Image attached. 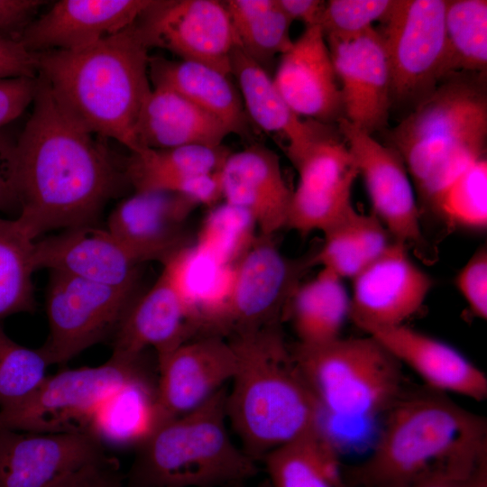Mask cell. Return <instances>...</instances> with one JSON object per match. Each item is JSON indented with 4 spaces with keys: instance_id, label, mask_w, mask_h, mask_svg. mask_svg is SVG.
Returning <instances> with one entry per match:
<instances>
[{
    "instance_id": "obj_1",
    "label": "cell",
    "mask_w": 487,
    "mask_h": 487,
    "mask_svg": "<svg viewBox=\"0 0 487 487\" xmlns=\"http://www.w3.org/2000/svg\"><path fill=\"white\" fill-rule=\"evenodd\" d=\"M38 78L32 114L15 142L17 218L34 239L91 225L131 186L124 161L69 117Z\"/></svg>"
},
{
    "instance_id": "obj_2",
    "label": "cell",
    "mask_w": 487,
    "mask_h": 487,
    "mask_svg": "<svg viewBox=\"0 0 487 487\" xmlns=\"http://www.w3.org/2000/svg\"><path fill=\"white\" fill-rule=\"evenodd\" d=\"M384 417L370 455L346 476L351 487H405L487 463L486 419L446 393L404 390Z\"/></svg>"
},
{
    "instance_id": "obj_3",
    "label": "cell",
    "mask_w": 487,
    "mask_h": 487,
    "mask_svg": "<svg viewBox=\"0 0 487 487\" xmlns=\"http://www.w3.org/2000/svg\"><path fill=\"white\" fill-rule=\"evenodd\" d=\"M137 20L85 48L38 53V76L63 112L131 152L137 151L135 126L152 91L151 48Z\"/></svg>"
},
{
    "instance_id": "obj_4",
    "label": "cell",
    "mask_w": 487,
    "mask_h": 487,
    "mask_svg": "<svg viewBox=\"0 0 487 487\" xmlns=\"http://www.w3.org/2000/svg\"><path fill=\"white\" fill-rule=\"evenodd\" d=\"M237 359L227 421L256 463L321 427L320 408L285 343L281 324L229 336Z\"/></svg>"
},
{
    "instance_id": "obj_5",
    "label": "cell",
    "mask_w": 487,
    "mask_h": 487,
    "mask_svg": "<svg viewBox=\"0 0 487 487\" xmlns=\"http://www.w3.org/2000/svg\"><path fill=\"white\" fill-rule=\"evenodd\" d=\"M436 88L390 134L428 208L437 196L485 157L487 98L482 78L455 75Z\"/></svg>"
},
{
    "instance_id": "obj_6",
    "label": "cell",
    "mask_w": 487,
    "mask_h": 487,
    "mask_svg": "<svg viewBox=\"0 0 487 487\" xmlns=\"http://www.w3.org/2000/svg\"><path fill=\"white\" fill-rule=\"evenodd\" d=\"M227 390L160 425L138 447L128 487H241L259 467L227 428Z\"/></svg>"
},
{
    "instance_id": "obj_7",
    "label": "cell",
    "mask_w": 487,
    "mask_h": 487,
    "mask_svg": "<svg viewBox=\"0 0 487 487\" xmlns=\"http://www.w3.org/2000/svg\"><path fill=\"white\" fill-rule=\"evenodd\" d=\"M293 360L321 410V423L370 420L404 391L401 364L373 337L297 343Z\"/></svg>"
},
{
    "instance_id": "obj_8",
    "label": "cell",
    "mask_w": 487,
    "mask_h": 487,
    "mask_svg": "<svg viewBox=\"0 0 487 487\" xmlns=\"http://www.w3.org/2000/svg\"><path fill=\"white\" fill-rule=\"evenodd\" d=\"M146 371L143 356L125 359L111 355L101 365L48 375L27 399L0 408V428L48 434L87 432L99 404L125 381Z\"/></svg>"
},
{
    "instance_id": "obj_9",
    "label": "cell",
    "mask_w": 487,
    "mask_h": 487,
    "mask_svg": "<svg viewBox=\"0 0 487 487\" xmlns=\"http://www.w3.org/2000/svg\"><path fill=\"white\" fill-rule=\"evenodd\" d=\"M314 257L290 259L272 237L259 235L240 258L227 294L209 313L210 335H233L281 324L289 302Z\"/></svg>"
},
{
    "instance_id": "obj_10",
    "label": "cell",
    "mask_w": 487,
    "mask_h": 487,
    "mask_svg": "<svg viewBox=\"0 0 487 487\" xmlns=\"http://www.w3.org/2000/svg\"><path fill=\"white\" fill-rule=\"evenodd\" d=\"M135 290L136 285L113 287L51 271L46 293L49 335L41 347L51 364H65L113 337Z\"/></svg>"
},
{
    "instance_id": "obj_11",
    "label": "cell",
    "mask_w": 487,
    "mask_h": 487,
    "mask_svg": "<svg viewBox=\"0 0 487 487\" xmlns=\"http://www.w3.org/2000/svg\"><path fill=\"white\" fill-rule=\"evenodd\" d=\"M188 250L163 263L155 283L135 297L112 337V355L134 359L152 348L159 362L200 335L198 311L186 285Z\"/></svg>"
},
{
    "instance_id": "obj_12",
    "label": "cell",
    "mask_w": 487,
    "mask_h": 487,
    "mask_svg": "<svg viewBox=\"0 0 487 487\" xmlns=\"http://www.w3.org/2000/svg\"><path fill=\"white\" fill-rule=\"evenodd\" d=\"M445 0H394L381 34L391 100L427 97L440 80L445 51Z\"/></svg>"
},
{
    "instance_id": "obj_13",
    "label": "cell",
    "mask_w": 487,
    "mask_h": 487,
    "mask_svg": "<svg viewBox=\"0 0 487 487\" xmlns=\"http://www.w3.org/2000/svg\"><path fill=\"white\" fill-rule=\"evenodd\" d=\"M137 22L150 48L231 76V54L239 44L224 1L154 0Z\"/></svg>"
},
{
    "instance_id": "obj_14",
    "label": "cell",
    "mask_w": 487,
    "mask_h": 487,
    "mask_svg": "<svg viewBox=\"0 0 487 487\" xmlns=\"http://www.w3.org/2000/svg\"><path fill=\"white\" fill-rule=\"evenodd\" d=\"M336 126L363 177L373 215L394 241L420 245L423 234L413 184L399 153L342 117Z\"/></svg>"
},
{
    "instance_id": "obj_15",
    "label": "cell",
    "mask_w": 487,
    "mask_h": 487,
    "mask_svg": "<svg viewBox=\"0 0 487 487\" xmlns=\"http://www.w3.org/2000/svg\"><path fill=\"white\" fill-rule=\"evenodd\" d=\"M353 280L349 317L363 331L404 325L423 305L433 280L393 241Z\"/></svg>"
},
{
    "instance_id": "obj_16",
    "label": "cell",
    "mask_w": 487,
    "mask_h": 487,
    "mask_svg": "<svg viewBox=\"0 0 487 487\" xmlns=\"http://www.w3.org/2000/svg\"><path fill=\"white\" fill-rule=\"evenodd\" d=\"M326 41L340 86L344 118L370 134L382 129L388 123L391 87L381 32L372 27L352 38Z\"/></svg>"
},
{
    "instance_id": "obj_17",
    "label": "cell",
    "mask_w": 487,
    "mask_h": 487,
    "mask_svg": "<svg viewBox=\"0 0 487 487\" xmlns=\"http://www.w3.org/2000/svg\"><path fill=\"white\" fill-rule=\"evenodd\" d=\"M157 404L161 424L189 413L231 381L235 352L220 335L195 337L157 362Z\"/></svg>"
},
{
    "instance_id": "obj_18",
    "label": "cell",
    "mask_w": 487,
    "mask_h": 487,
    "mask_svg": "<svg viewBox=\"0 0 487 487\" xmlns=\"http://www.w3.org/2000/svg\"><path fill=\"white\" fill-rule=\"evenodd\" d=\"M108 217L106 230L145 262L162 264L189 249L186 224L199 206L194 200L160 189L134 190Z\"/></svg>"
},
{
    "instance_id": "obj_19",
    "label": "cell",
    "mask_w": 487,
    "mask_h": 487,
    "mask_svg": "<svg viewBox=\"0 0 487 487\" xmlns=\"http://www.w3.org/2000/svg\"><path fill=\"white\" fill-rule=\"evenodd\" d=\"M106 455V448L87 432L0 428V487H51Z\"/></svg>"
},
{
    "instance_id": "obj_20",
    "label": "cell",
    "mask_w": 487,
    "mask_h": 487,
    "mask_svg": "<svg viewBox=\"0 0 487 487\" xmlns=\"http://www.w3.org/2000/svg\"><path fill=\"white\" fill-rule=\"evenodd\" d=\"M153 3L60 0L32 22L19 41L33 53L82 49L132 25Z\"/></svg>"
},
{
    "instance_id": "obj_21",
    "label": "cell",
    "mask_w": 487,
    "mask_h": 487,
    "mask_svg": "<svg viewBox=\"0 0 487 487\" xmlns=\"http://www.w3.org/2000/svg\"><path fill=\"white\" fill-rule=\"evenodd\" d=\"M225 204L244 214L259 231L272 237L287 226L292 196L278 154L254 143L231 152L220 170Z\"/></svg>"
},
{
    "instance_id": "obj_22",
    "label": "cell",
    "mask_w": 487,
    "mask_h": 487,
    "mask_svg": "<svg viewBox=\"0 0 487 487\" xmlns=\"http://www.w3.org/2000/svg\"><path fill=\"white\" fill-rule=\"evenodd\" d=\"M272 78L297 115L328 124L344 117L339 82L320 25L307 26L293 41Z\"/></svg>"
},
{
    "instance_id": "obj_23",
    "label": "cell",
    "mask_w": 487,
    "mask_h": 487,
    "mask_svg": "<svg viewBox=\"0 0 487 487\" xmlns=\"http://www.w3.org/2000/svg\"><path fill=\"white\" fill-rule=\"evenodd\" d=\"M35 269L47 268L113 287L135 286L142 262L106 229L65 230L34 244Z\"/></svg>"
},
{
    "instance_id": "obj_24",
    "label": "cell",
    "mask_w": 487,
    "mask_h": 487,
    "mask_svg": "<svg viewBox=\"0 0 487 487\" xmlns=\"http://www.w3.org/2000/svg\"><path fill=\"white\" fill-rule=\"evenodd\" d=\"M365 333L376 339L401 365L412 369L427 388L482 401L487 397L485 373L450 345L400 325Z\"/></svg>"
},
{
    "instance_id": "obj_25",
    "label": "cell",
    "mask_w": 487,
    "mask_h": 487,
    "mask_svg": "<svg viewBox=\"0 0 487 487\" xmlns=\"http://www.w3.org/2000/svg\"><path fill=\"white\" fill-rule=\"evenodd\" d=\"M231 130L218 118L180 95L153 87L141 110L134 131L137 152L185 145H223Z\"/></svg>"
},
{
    "instance_id": "obj_26",
    "label": "cell",
    "mask_w": 487,
    "mask_h": 487,
    "mask_svg": "<svg viewBox=\"0 0 487 487\" xmlns=\"http://www.w3.org/2000/svg\"><path fill=\"white\" fill-rule=\"evenodd\" d=\"M149 78L153 87L171 90L221 120L232 133L250 135L251 121L231 76L190 60L150 56Z\"/></svg>"
},
{
    "instance_id": "obj_27",
    "label": "cell",
    "mask_w": 487,
    "mask_h": 487,
    "mask_svg": "<svg viewBox=\"0 0 487 487\" xmlns=\"http://www.w3.org/2000/svg\"><path fill=\"white\" fill-rule=\"evenodd\" d=\"M161 425L157 380L146 371L125 381L97 407L87 432L106 449L138 447Z\"/></svg>"
},
{
    "instance_id": "obj_28",
    "label": "cell",
    "mask_w": 487,
    "mask_h": 487,
    "mask_svg": "<svg viewBox=\"0 0 487 487\" xmlns=\"http://www.w3.org/2000/svg\"><path fill=\"white\" fill-rule=\"evenodd\" d=\"M230 69L250 121L264 132L284 136L288 141L285 151L304 145L319 132L324 124L297 115L280 94L269 72L239 45L232 51Z\"/></svg>"
},
{
    "instance_id": "obj_29",
    "label": "cell",
    "mask_w": 487,
    "mask_h": 487,
    "mask_svg": "<svg viewBox=\"0 0 487 487\" xmlns=\"http://www.w3.org/2000/svg\"><path fill=\"white\" fill-rule=\"evenodd\" d=\"M260 463L271 487H351L339 449L321 427L271 451Z\"/></svg>"
},
{
    "instance_id": "obj_30",
    "label": "cell",
    "mask_w": 487,
    "mask_h": 487,
    "mask_svg": "<svg viewBox=\"0 0 487 487\" xmlns=\"http://www.w3.org/2000/svg\"><path fill=\"white\" fill-rule=\"evenodd\" d=\"M287 314L299 344L319 345L341 337L350 315V295L343 279L321 268L313 279L297 287Z\"/></svg>"
},
{
    "instance_id": "obj_31",
    "label": "cell",
    "mask_w": 487,
    "mask_h": 487,
    "mask_svg": "<svg viewBox=\"0 0 487 487\" xmlns=\"http://www.w3.org/2000/svg\"><path fill=\"white\" fill-rule=\"evenodd\" d=\"M224 4L239 47L265 70L278 54L281 56L292 45L289 30L293 22L278 0H227Z\"/></svg>"
},
{
    "instance_id": "obj_32",
    "label": "cell",
    "mask_w": 487,
    "mask_h": 487,
    "mask_svg": "<svg viewBox=\"0 0 487 487\" xmlns=\"http://www.w3.org/2000/svg\"><path fill=\"white\" fill-rule=\"evenodd\" d=\"M440 80L460 72L482 75L487 68V1H446Z\"/></svg>"
},
{
    "instance_id": "obj_33",
    "label": "cell",
    "mask_w": 487,
    "mask_h": 487,
    "mask_svg": "<svg viewBox=\"0 0 487 487\" xmlns=\"http://www.w3.org/2000/svg\"><path fill=\"white\" fill-rule=\"evenodd\" d=\"M35 239L16 218H0V320L35 308L32 275Z\"/></svg>"
},
{
    "instance_id": "obj_34",
    "label": "cell",
    "mask_w": 487,
    "mask_h": 487,
    "mask_svg": "<svg viewBox=\"0 0 487 487\" xmlns=\"http://www.w3.org/2000/svg\"><path fill=\"white\" fill-rule=\"evenodd\" d=\"M357 176L334 183L298 184L292 191L286 227L301 234H324L337 225L354 208L351 192Z\"/></svg>"
},
{
    "instance_id": "obj_35",
    "label": "cell",
    "mask_w": 487,
    "mask_h": 487,
    "mask_svg": "<svg viewBox=\"0 0 487 487\" xmlns=\"http://www.w3.org/2000/svg\"><path fill=\"white\" fill-rule=\"evenodd\" d=\"M429 209L447 225L469 230L487 226V161L479 159L449 184Z\"/></svg>"
},
{
    "instance_id": "obj_36",
    "label": "cell",
    "mask_w": 487,
    "mask_h": 487,
    "mask_svg": "<svg viewBox=\"0 0 487 487\" xmlns=\"http://www.w3.org/2000/svg\"><path fill=\"white\" fill-rule=\"evenodd\" d=\"M232 151L225 146L185 145L143 149L124 161L126 176L143 173L207 174L221 170ZM128 179V178H127Z\"/></svg>"
},
{
    "instance_id": "obj_37",
    "label": "cell",
    "mask_w": 487,
    "mask_h": 487,
    "mask_svg": "<svg viewBox=\"0 0 487 487\" xmlns=\"http://www.w3.org/2000/svg\"><path fill=\"white\" fill-rule=\"evenodd\" d=\"M51 365L41 348L13 341L0 326V408L23 401L47 378Z\"/></svg>"
},
{
    "instance_id": "obj_38",
    "label": "cell",
    "mask_w": 487,
    "mask_h": 487,
    "mask_svg": "<svg viewBox=\"0 0 487 487\" xmlns=\"http://www.w3.org/2000/svg\"><path fill=\"white\" fill-rule=\"evenodd\" d=\"M394 0H329L325 2L320 27L326 37L357 36L384 20Z\"/></svg>"
},
{
    "instance_id": "obj_39",
    "label": "cell",
    "mask_w": 487,
    "mask_h": 487,
    "mask_svg": "<svg viewBox=\"0 0 487 487\" xmlns=\"http://www.w3.org/2000/svg\"><path fill=\"white\" fill-rule=\"evenodd\" d=\"M354 210L324 233L323 244L314 255V264H320L322 269L343 280H352L368 264L351 226L350 216Z\"/></svg>"
},
{
    "instance_id": "obj_40",
    "label": "cell",
    "mask_w": 487,
    "mask_h": 487,
    "mask_svg": "<svg viewBox=\"0 0 487 487\" xmlns=\"http://www.w3.org/2000/svg\"><path fill=\"white\" fill-rule=\"evenodd\" d=\"M127 178L134 190L170 191L185 196L199 206H213L223 199L220 171L207 174L143 173Z\"/></svg>"
},
{
    "instance_id": "obj_41",
    "label": "cell",
    "mask_w": 487,
    "mask_h": 487,
    "mask_svg": "<svg viewBox=\"0 0 487 487\" xmlns=\"http://www.w3.org/2000/svg\"><path fill=\"white\" fill-rule=\"evenodd\" d=\"M455 284L476 317H487V251L478 249L457 273Z\"/></svg>"
},
{
    "instance_id": "obj_42",
    "label": "cell",
    "mask_w": 487,
    "mask_h": 487,
    "mask_svg": "<svg viewBox=\"0 0 487 487\" xmlns=\"http://www.w3.org/2000/svg\"><path fill=\"white\" fill-rule=\"evenodd\" d=\"M51 487H128L116 459L110 455L66 475Z\"/></svg>"
},
{
    "instance_id": "obj_43",
    "label": "cell",
    "mask_w": 487,
    "mask_h": 487,
    "mask_svg": "<svg viewBox=\"0 0 487 487\" xmlns=\"http://www.w3.org/2000/svg\"><path fill=\"white\" fill-rule=\"evenodd\" d=\"M38 86V77L0 78V129L19 117L33 102Z\"/></svg>"
},
{
    "instance_id": "obj_44",
    "label": "cell",
    "mask_w": 487,
    "mask_h": 487,
    "mask_svg": "<svg viewBox=\"0 0 487 487\" xmlns=\"http://www.w3.org/2000/svg\"><path fill=\"white\" fill-rule=\"evenodd\" d=\"M38 77V53L20 41L0 38V78Z\"/></svg>"
},
{
    "instance_id": "obj_45",
    "label": "cell",
    "mask_w": 487,
    "mask_h": 487,
    "mask_svg": "<svg viewBox=\"0 0 487 487\" xmlns=\"http://www.w3.org/2000/svg\"><path fill=\"white\" fill-rule=\"evenodd\" d=\"M45 1L0 0V38L19 41Z\"/></svg>"
},
{
    "instance_id": "obj_46",
    "label": "cell",
    "mask_w": 487,
    "mask_h": 487,
    "mask_svg": "<svg viewBox=\"0 0 487 487\" xmlns=\"http://www.w3.org/2000/svg\"><path fill=\"white\" fill-rule=\"evenodd\" d=\"M19 207L15 179V142L0 132V210Z\"/></svg>"
},
{
    "instance_id": "obj_47",
    "label": "cell",
    "mask_w": 487,
    "mask_h": 487,
    "mask_svg": "<svg viewBox=\"0 0 487 487\" xmlns=\"http://www.w3.org/2000/svg\"><path fill=\"white\" fill-rule=\"evenodd\" d=\"M405 487H487V463L476 468L437 473Z\"/></svg>"
},
{
    "instance_id": "obj_48",
    "label": "cell",
    "mask_w": 487,
    "mask_h": 487,
    "mask_svg": "<svg viewBox=\"0 0 487 487\" xmlns=\"http://www.w3.org/2000/svg\"><path fill=\"white\" fill-rule=\"evenodd\" d=\"M284 13L293 21L307 26L319 25L325 2L320 0H278Z\"/></svg>"
},
{
    "instance_id": "obj_49",
    "label": "cell",
    "mask_w": 487,
    "mask_h": 487,
    "mask_svg": "<svg viewBox=\"0 0 487 487\" xmlns=\"http://www.w3.org/2000/svg\"><path fill=\"white\" fill-rule=\"evenodd\" d=\"M255 487H271L269 481L265 478L261 481Z\"/></svg>"
}]
</instances>
